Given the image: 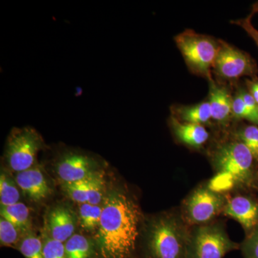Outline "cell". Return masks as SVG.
<instances>
[{
    "instance_id": "cell-12",
    "label": "cell",
    "mask_w": 258,
    "mask_h": 258,
    "mask_svg": "<svg viewBox=\"0 0 258 258\" xmlns=\"http://www.w3.org/2000/svg\"><path fill=\"white\" fill-rule=\"evenodd\" d=\"M210 81V98L212 120L221 125L227 124L232 114V100L228 88L216 84L213 79Z\"/></svg>"
},
{
    "instance_id": "cell-16",
    "label": "cell",
    "mask_w": 258,
    "mask_h": 258,
    "mask_svg": "<svg viewBox=\"0 0 258 258\" xmlns=\"http://www.w3.org/2000/svg\"><path fill=\"white\" fill-rule=\"evenodd\" d=\"M64 246L67 258H95L98 254L93 242L83 235H73Z\"/></svg>"
},
{
    "instance_id": "cell-11",
    "label": "cell",
    "mask_w": 258,
    "mask_h": 258,
    "mask_svg": "<svg viewBox=\"0 0 258 258\" xmlns=\"http://www.w3.org/2000/svg\"><path fill=\"white\" fill-rule=\"evenodd\" d=\"M16 183L32 201H42L51 193L50 186L43 173L37 166H32L28 170L18 172Z\"/></svg>"
},
{
    "instance_id": "cell-14",
    "label": "cell",
    "mask_w": 258,
    "mask_h": 258,
    "mask_svg": "<svg viewBox=\"0 0 258 258\" xmlns=\"http://www.w3.org/2000/svg\"><path fill=\"white\" fill-rule=\"evenodd\" d=\"M75 227L74 216L69 209L57 207L50 212L49 228L53 240L66 242L74 235Z\"/></svg>"
},
{
    "instance_id": "cell-24",
    "label": "cell",
    "mask_w": 258,
    "mask_h": 258,
    "mask_svg": "<svg viewBox=\"0 0 258 258\" xmlns=\"http://www.w3.org/2000/svg\"><path fill=\"white\" fill-rule=\"evenodd\" d=\"M63 188L71 200L76 203H88L87 184L86 179L72 183H64Z\"/></svg>"
},
{
    "instance_id": "cell-2",
    "label": "cell",
    "mask_w": 258,
    "mask_h": 258,
    "mask_svg": "<svg viewBox=\"0 0 258 258\" xmlns=\"http://www.w3.org/2000/svg\"><path fill=\"white\" fill-rule=\"evenodd\" d=\"M190 228L177 214H165L149 225L146 258H186Z\"/></svg>"
},
{
    "instance_id": "cell-15",
    "label": "cell",
    "mask_w": 258,
    "mask_h": 258,
    "mask_svg": "<svg viewBox=\"0 0 258 258\" xmlns=\"http://www.w3.org/2000/svg\"><path fill=\"white\" fill-rule=\"evenodd\" d=\"M171 115L184 123L208 124L212 120L210 103L202 102L191 106H174L171 108Z\"/></svg>"
},
{
    "instance_id": "cell-5",
    "label": "cell",
    "mask_w": 258,
    "mask_h": 258,
    "mask_svg": "<svg viewBox=\"0 0 258 258\" xmlns=\"http://www.w3.org/2000/svg\"><path fill=\"white\" fill-rule=\"evenodd\" d=\"M174 40L190 71L211 79V70L220 50V40L191 30L181 32Z\"/></svg>"
},
{
    "instance_id": "cell-1",
    "label": "cell",
    "mask_w": 258,
    "mask_h": 258,
    "mask_svg": "<svg viewBox=\"0 0 258 258\" xmlns=\"http://www.w3.org/2000/svg\"><path fill=\"white\" fill-rule=\"evenodd\" d=\"M142 213L126 194L113 191L103 205L96 235L99 258H136Z\"/></svg>"
},
{
    "instance_id": "cell-28",
    "label": "cell",
    "mask_w": 258,
    "mask_h": 258,
    "mask_svg": "<svg viewBox=\"0 0 258 258\" xmlns=\"http://www.w3.org/2000/svg\"><path fill=\"white\" fill-rule=\"evenodd\" d=\"M231 23L238 25V26L243 29L244 31H246L249 36L252 37V40L255 42L256 45L258 47V30L254 28L253 25L251 23V18L247 17V18L244 19L232 21Z\"/></svg>"
},
{
    "instance_id": "cell-4",
    "label": "cell",
    "mask_w": 258,
    "mask_h": 258,
    "mask_svg": "<svg viewBox=\"0 0 258 258\" xmlns=\"http://www.w3.org/2000/svg\"><path fill=\"white\" fill-rule=\"evenodd\" d=\"M240 247L231 240L222 223L212 222L190 228L186 258H223Z\"/></svg>"
},
{
    "instance_id": "cell-9",
    "label": "cell",
    "mask_w": 258,
    "mask_h": 258,
    "mask_svg": "<svg viewBox=\"0 0 258 258\" xmlns=\"http://www.w3.org/2000/svg\"><path fill=\"white\" fill-rule=\"evenodd\" d=\"M97 165L94 158L83 152L68 151L57 158L56 171L64 183L76 182L86 179L97 171Z\"/></svg>"
},
{
    "instance_id": "cell-23",
    "label": "cell",
    "mask_w": 258,
    "mask_h": 258,
    "mask_svg": "<svg viewBox=\"0 0 258 258\" xmlns=\"http://www.w3.org/2000/svg\"><path fill=\"white\" fill-rule=\"evenodd\" d=\"M232 117L238 120H247L254 125H258V118H256L244 103L240 91H237L233 100L232 106Z\"/></svg>"
},
{
    "instance_id": "cell-19",
    "label": "cell",
    "mask_w": 258,
    "mask_h": 258,
    "mask_svg": "<svg viewBox=\"0 0 258 258\" xmlns=\"http://www.w3.org/2000/svg\"><path fill=\"white\" fill-rule=\"evenodd\" d=\"M103 206L89 203L81 204L80 206V222L81 227L86 230L98 228L101 222Z\"/></svg>"
},
{
    "instance_id": "cell-29",
    "label": "cell",
    "mask_w": 258,
    "mask_h": 258,
    "mask_svg": "<svg viewBox=\"0 0 258 258\" xmlns=\"http://www.w3.org/2000/svg\"><path fill=\"white\" fill-rule=\"evenodd\" d=\"M247 91L250 93L251 96L253 97L254 101L257 102L258 104V79H254L252 81L247 80L246 81Z\"/></svg>"
},
{
    "instance_id": "cell-30",
    "label": "cell",
    "mask_w": 258,
    "mask_h": 258,
    "mask_svg": "<svg viewBox=\"0 0 258 258\" xmlns=\"http://www.w3.org/2000/svg\"><path fill=\"white\" fill-rule=\"evenodd\" d=\"M256 13H258V2L257 3H254V4L252 5V10H251L250 14H249V18H252V17L253 16L254 14Z\"/></svg>"
},
{
    "instance_id": "cell-17",
    "label": "cell",
    "mask_w": 258,
    "mask_h": 258,
    "mask_svg": "<svg viewBox=\"0 0 258 258\" xmlns=\"http://www.w3.org/2000/svg\"><path fill=\"white\" fill-rule=\"evenodd\" d=\"M1 217L19 229H26L30 222V212L25 204L20 203L8 206H1Z\"/></svg>"
},
{
    "instance_id": "cell-7",
    "label": "cell",
    "mask_w": 258,
    "mask_h": 258,
    "mask_svg": "<svg viewBox=\"0 0 258 258\" xmlns=\"http://www.w3.org/2000/svg\"><path fill=\"white\" fill-rule=\"evenodd\" d=\"M43 147V140L36 130L31 127L15 128L8 138L5 159L12 170L21 172L34 166Z\"/></svg>"
},
{
    "instance_id": "cell-21",
    "label": "cell",
    "mask_w": 258,
    "mask_h": 258,
    "mask_svg": "<svg viewBox=\"0 0 258 258\" xmlns=\"http://www.w3.org/2000/svg\"><path fill=\"white\" fill-rule=\"evenodd\" d=\"M20 192L13 180L2 173L0 177V202L1 206H8L19 203Z\"/></svg>"
},
{
    "instance_id": "cell-18",
    "label": "cell",
    "mask_w": 258,
    "mask_h": 258,
    "mask_svg": "<svg viewBox=\"0 0 258 258\" xmlns=\"http://www.w3.org/2000/svg\"><path fill=\"white\" fill-rule=\"evenodd\" d=\"M88 203L99 205L103 199L106 188V181L102 171H96L86 178Z\"/></svg>"
},
{
    "instance_id": "cell-25",
    "label": "cell",
    "mask_w": 258,
    "mask_h": 258,
    "mask_svg": "<svg viewBox=\"0 0 258 258\" xmlns=\"http://www.w3.org/2000/svg\"><path fill=\"white\" fill-rule=\"evenodd\" d=\"M19 229L11 222L1 217L0 220V241L2 246H11L19 240Z\"/></svg>"
},
{
    "instance_id": "cell-20",
    "label": "cell",
    "mask_w": 258,
    "mask_h": 258,
    "mask_svg": "<svg viewBox=\"0 0 258 258\" xmlns=\"http://www.w3.org/2000/svg\"><path fill=\"white\" fill-rule=\"evenodd\" d=\"M236 139L244 144L258 161V125H249L242 127L236 133Z\"/></svg>"
},
{
    "instance_id": "cell-8",
    "label": "cell",
    "mask_w": 258,
    "mask_h": 258,
    "mask_svg": "<svg viewBox=\"0 0 258 258\" xmlns=\"http://www.w3.org/2000/svg\"><path fill=\"white\" fill-rule=\"evenodd\" d=\"M220 50L214 62V73L225 81H235L243 76L255 79L257 64L251 56L230 44L220 40Z\"/></svg>"
},
{
    "instance_id": "cell-26",
    "label": "cell",
    "mask_w": 258,
    "mask_h": 258,
    "mask_svg": "<svg viewBox=\"0 0 258 258\" xmlns=\"http://www.w3.org/2000/svg\"><path fill=\"white\" fill-rule=\"evenodd\" d=\"M240 249L243 258H258V227L246 236Z\"/></svg>"
},
{
    "instance_id": "cell-10",
    "label": "cell",
    "mask_w": 258,
    "mask_h": 258,
    "mask_svg": "<svg viewBox=\"0 0 258 258\" xmlns=\"http://www.w3.org/2000/svg\"><path fill=\"white\" fill-rule=\"evenodd\" d=\"M222 214L239 222L246 236L258 227V202L250 197L238 195L227 200Z\"/></svg>"
},
{
    "instance_id": "cell-22",
    "label": "cell",
    "mask_w": 258,
    "mask_h": 258,
    "mask_svg": "<svg viewBox=\"0 0 258 258\" xmlns=\"http://www.w3.org/2000/svg\"><path fill=\"white\" fill-rule=\"evenodd\" d=\"M43 248L41 240L32 235L26 236L19 245V250L25 258H44Z\"/></svg>"
},
{
    "instance_id": "cell-3",
    "label": "cell",
    "mask_w": 258,
    "mask_h": 258,
    "mask_svg": "<svg viewBox=\"0 0 258 258\" xmlns=\"http://www.w3.org/2000/svg\"><path fill=\"white\" fill-rule=\"evenodd\" d=\"M254 159L248 149L236 139L217 146L212 157V164L220 175V184L227 187H249L253 184Z\"/></svg>"
},
{
    "instance_id": "cell-27",
    "label": "cell",
    "mask_w": 258,
    "mask_h": 258,
    "mask_svg": "<svg viewBox=\"0 0 258 258\" xmlns=\"http://www.w3.org/2000/svg\"><path fill=\"white\" fill-rule=\"evenodd\" d=\"M44 258H67L62 242L48 239L44 243Z\"/></svg>"
},
{
    "instance_id": "cell-6",
    "label": "cell",
    "mask_w": 258,
    "mask_h": 258,
    "mask_svg": "<svg viewBox=\"0 0 258 258\" xmlns=\"http://www.w3.org/2000/svg\"><path fill=\"white\" fill-rule=\"evenodd\" d=\"M227 200L223 193L210 186H199L183 203L181 217L191 227L211 223L222 213Z\"/></svg>"
},
{
    "instance_id": "cell-13",
    "label": "cell",
    "mask_w": 258,
    "mask_h": 258,
    "mask_svg": "<svg viewBox=\"0 0 258 258\" xmlns=\"http://www.w3.org/2000/svg\"><path fill=\"white\" fill-rule=\"evenodd\" d=\"M169 125L177 140L187 147L200 149L210 138L205 125L184 123L173 115L169 118Z\"/></svg>"
}]
</instances>
